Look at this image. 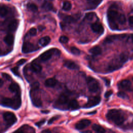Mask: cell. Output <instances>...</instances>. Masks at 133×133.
Returning a JSON list of instances; mask_svg holds the SVG:
<instances>
[{
    "instance_id": "obj_12",
    "label": "cell",
    "mask_w": 133,
    "mask_h": 133,
    "mask_svg": "<svg viewBox=\"0 0 133 133\" xmlns=\"http://www.w3.org/2000/svg\"><path fill=\"white\" fill-rule=\"evenodd\" d=\"M90 121L87 119H83L77 122L75 125V128L78 130H82L87 126H88L90 124Z\"/></svg>"
},
{
    "instance_id": "obj_24",
    "label": "cell",
    "mask_w": 133,
    "mask_h": 133,
    "mask_svg": "<svg viewBox=\"0 0 133 133\" xmlns=\"http://www.w3.org/2000/svg\"><path fill=\"white\" fill-rule=\"evenodd\" d=\"M119 86L121 88L123 89H128L130 88L131 86V83L128 79H124L121 81V82L119 84Z\"/></svg>"
},
{
    "instance_id": "obj_35",
    "label": "cell",
    "mask_w": 133,
    "mask_h": 133,
    "mask_svg": "<svg viewBox=\"0 0 133 133\" xmlns=\"http://www.w3.org/2000/svg\"><path fill=\"white\" fill-rule=\"evenodd\" d=\"M117 96L121 98H122L123 99H128V96L123 91H119L117 93Z\"/></svg>"
},
{
    "instance_id": "obj_2",
    "label": "cell",
    "mask_w": 133,
    "mask_h": 133,
    "mask_svg": "<svg viewBox=\"0 0 133 133\" xmlns=\"http://www.w3.org/2000/svg\"><path fill=\"white\" fill-rule=\"evenodd\" d=\"M2 104L5 107H9L16 110L19 109L21 106V99L19 95L12 98H5L3 99Z\"/></svg>"
},
{
    "instance_id": "obj_50",
    "label": "cell",
    "mask_w": 133,
    "mask_h": 133,
    "mask_svg": "<svg viewBox=\"0 0 133 133\" xmlns=\"http://www.w3.org/2000/svg\"><path fill=\"white\" fill-rule=\"evenodd\" d=\"M104 82H105V84L107 86H109V85L110 84V81L109 79H104Z\"/></svg>"
},
{
    "instance_id": "obj_28",
    "label": "cell",
    "mask_w": 133,
    "mask_h": 133,
    "mask_svg": "<svg viewBox=\"0 0 133 133\" xmlns=\"http://www.w3.org/2000/svg\"><path fill=\"white\" fill-rule=\"evenodd\" d=\"M69 107L71 109H76L78 107V102L74 99L71 100L70 101L69 103Z\"/></svg>"
},
{
    "instance_id": "obj_53",
    "label": "cell",
    "mask_w": 133,
    "mask_h": 133,
    "mask_svg": "<svg viewBox=\"0 0 133 133\" xmlns=\"http://www.w3.org/2000/svg\"><path fill=\"white\" fill-rule=\"evenodd\" d=\"M41 112L43 113H47L49 112V111H48V110H44V111H42Z\"/></svg>"
},
{
    "instance_id": "obj_43",
    "label": "cell",
    "mask_w": 133,
    "mask_h": 133,
    "mask_svg": "<svg viewBox=\"0 0 133 133\" xmlns=\"http://www.w3.org/2000/svg\"><path fill=\"white\" fill-rule=\"evenodd\" d=\"M45 121H46V120L45 119H42V120L39 121V122H37V123H36L35 125L38 127H40L41 126H42L45 123Z\"/></svg>"
},
{
    "instance_id": "obj_13",
    "label": "cell",
    "mask_w": 133,
    "mask_h": 133,
    "mask_svg": "<svg viewBox=\"0 0 133 133\" xmlns=\"http://www.w3.org/2000/svg\"><path fill=\"white\" fill-rule=\"evenodd\" d=\"M91 30L97 33H102L104 31V28L102 25L99 22H95L91 25Z\"/></svg>"
},
{
    "instance_id": "obj_47",
    "label": "cell",
    "mask_w": 133,
    "mask_h": 133,
    "mask_svg": "<svg viewBox=\"0 0 133 133\" xmlns=\"http://www.w3.org/2000/svg\"><path fill=\"white\" fill-rule=\"evenodd\" d=\"M128 21H129V22L130 24H133V16H130V17L129 18Z\"/></svg>"
},
{
    "instance_id": "obj_52",
    "label": "cell",
    "mask_w": 133,
    "mask_h": 133,
    "mask_svg": "<svg viewBox=\"0 0 133 133\" xmlns=\"http://www.w3.org/2000/svg\"><path fill=\"white\" fill-rule=\"evenodd\" d=\"M82 133H92V132L90 130H86V131H82Z\"/></svg>"
},
{
    "instance_id": "obj_31",
    "label": "cell",
    "mask_w": 133,
    "mask_h": 133,
    "mask_svg": "<svg viewBox=\"0 0 133 133\" xmlns=\"http://www.w3.org/2000/svg\"><path fill=\"white\" fill-rule=\"evenodd\" d=\"M128 56L124 54V53H122L119 56V57H118V59L119 60V61H121V62L123 64L124 63H125L126 61H127L128 60Z\"/></svg>"
},
{
    "instance_id": "obj_46",
    "label": "cell",
    "mask_w": 133,
    "mask_h": 133,
    "mask_svg": "<svg viewBox=\"0 0 133 133\" xmlns=\"http://www.w3.org/2000/svg\"><path fill=\"white\" fill-rule=\"evenodd\" d=\"M113 93V91L112 90H109L108 91H107L105 93V95H104V97L105 98H109Z\"/></svg>"
},
{
    "instance_id": "obj_39",
    "label": "cell",
    "mask_w": 133,
    "mask_h": 133,
    "mask_svg": "<svg viewBox=\"0 0 133 133\" xmlns=\"http://www.w3.org/2000/svg\"><path fill=\"white\" fill-rule=\"evenodd\" d=\"M11 71L12 72V73L16 76L20 77V73L19 72V68L18 66H15L11 69Z\"/></svg>"
},
{
    "instance_id": "obj_1",
    "label": "cell",
    "mask_w": 133,
    "mask_h": 133,
    "mask_svg": "<svg viewBox=\"0 0 133 133\" xmlns=\"http://www.w3.org/2000/svg\"><path fill=\"white\" fill-rule=\"evenodd\" d=\"M106 116L108 119L117 125L122 124L125 120L122 112L116 109H111L109 110Z\"/></svg>"
},
{
    "instance_id": "obj_40",
    "label": "cell",
    "mask_w": 133,
    "mask_h": 133,
    "mask_svg": "<svg viewBox=\"0 0 133 133\" xmlns=\"http://www.w3.org/2000/svg\"><path fill=\"white\" fill-rule=\"evenodd\" d=\"M25 125L16 130L14 133H25Z\"/></svg>"
},
{
    "instance_id": "obj_3",
    "label": "cell",
    "mask_w": 133,
    "mask_h": 133,
    "mask_svg": "<svg viewBox=\"0 0 133 133\" xmlns=\"http://www.w3.org/2000/svg\"><path fill=\"white\" fill-rule=\"evenodd\" d=\"M119 13L115 9H110L107 12V17L108 21L109 22L110 27L113 30H116L118 29V26L116 23V21H117Z\"/></svg>"
},
{
    "instance_id": "obj_6",
    "label": "cell",
    "mask_w": 133,
    "mask_h": 133,
    "mask_svg": "<svg viewBox=\"0 0 133 133\" xmlns=\"http://www.w3.org/2000/svg\"><path fill=\"white\" fill-rule=\"evenodd\" d=\"M3 118L6 123L9 125L14 124L17 121V118L15 114L10 112H6L4 113L3 114Z\"/></svg>"
},
{
    "instance_id": "obj_10",
    "label": "cell",
    "mask_w": 133,
    "mask_h": 133,
    "mask_svg": "<svg viewBox=\"0 0 133 133\" xmlns=\"http://www.w3.org/2000/svg\"><path fill=\"white\" fill-rule=\"evenodd\" d=\"M30 97L33 104L36 107H41L42 105V102L40 98L35 95L34 91H30Z\"/></svg>"
},
{
    "instance_id": "obj_19",
    "label": "cell",
    "mask_w": 133,
    "mask_h": 133,
    "mask_svg": "<svg viewBox=\"0 0 133 133\" xmlns=\"http://www.w3.org/2000/svg\"><path fill=\"white\" fill-rule=\"evenodd\" d=\"M57 83V81L54 78H49L47 79L45 82V85L48 87H53Z\"/></svg>"
},
{
    "instance_id": "obj_33",
    "label": "cell",
    "mask_w": 133,
    "mask_h": 133,
    "mask_svg": "<svg viewBox=\"0 0 133 133\" xmlns=\"http://www.w3.org/2000/svg\"><path fill=\"white\" fill-rule=\"evenodd\" d=\"M8 13V10L7 8L5 7H1L0 8V17H5Z\"/></svg>"
},
{
    "instance_id": "obj_22",
    "label": "cell",
    "mask_w": 133,
    "mask_h": 133,
    "mask_svg": "<svg viewBox=\"0 0 133 133\" xmlns=\"http://www.w3.org/2000/svg\"><path fill=\"white\" fill-rule=\"evenodd\" d=\"M4 41L8 45H12L14 42V37L11 34H7L4 37Z\"/></svg>"
},
{
    "instance_id": "obj_36",
    "label": "cell",
    "mask_w": 133,
    "mask_h": 133,
    "mask_svg": "<svg viewBox=\"0 0 133 133\" xmlns=\"http://www.w3.org/2000/svg\"><path fill=\"white\" fill-rule=\"evenodd\" d=\"M71 52L74 55H79L81 53L79 49L75 47H72L71 48Z\"/></svg>"
},
{
    "instance_id": "obj_27",
    "label": "cell",
    "mask_w": 133,
    "mask_h": 133,
    "mask_svg": "<svg viewBox=\"0 0 133 133\" xmlns=\"http://www.w3.org/2000/svg\"><path fill=\"white\" fill-rule=\"evenodd\" d=\"M42 8L45 10L49 11V10H52L54 9V6L52 3L46 2L43 4Z\"/></svg>"
},
{
    "instance_id": "obj_25",
    "label": "cell",
    "mask_w": 133,
    "mask_h": 133,
    "mask_svg": "<svg viewBox=\"0 0 133 133\" xmlns=\"http://www.w3.org/2000/svg\"><path fill=\"white\" fill-rule=\"evenodd\" d=\"M50 38L48 36H46L42 37L39 39V43L42 46H45L47 45L50 43Z\"/></svg>"
},
{
    "instance_id": "obj_44",
    "label": "cell",
    "mask_w": 133,
    "mask_h": 133,
    "mask_svg": "<svg viewBox=\"0 0 133 133\" xmlns=\"http://www.w3.org/2000/svg\"><path fill=\"white\" fill-rule=\"evenodd\" d=\"M26 60L25 59H20L17 62V65H21L22 64H23L25 62H26Z\"/></svg>"
},
{
    "instance_id": "obj_56",
    "label": "cell",
    "mask_w": 133,
    "mask_h": 133,
    "mask_svg": "<svg viewBox=\"0 0 133 133\" xmlns=\"http://www.w3.org/2000/svg\"><path fill=\"white\" fill-rule=\"evenodd\" d=\"M132 79H133V78H132Z\"/></svg>"
},
{
    "instance_id": "obj_42",
    "label": "cell",
    "mask_w": 133,
    "mask_h": 133,
    "mask_svg": "<svg viewBox=\"0 0 133 133\" xmlns=\"http://www.w3.org/2000/svg\"><path fill=\"white\" fill-rule=\"evenodd\" d=\"M36 33H37V30L34 28H31L29 30V34L31 36H35L36 34Z\"/></svg>"
},
{
    "instance_id": "obj_23",
    "label": "cell",
    "mask_w": 133,
    "mask_h": 133,
    "mask_svg": "<svg viewBox=\"0 0 133 133\" xmlns=\"http://www.w3.org/2000/svg\"><path fill=\"white\" fill-rule=\"evenodd\" d=\"M92 129L96 132V133H105V130L103 127L101 126L98 125V124H94L92 127Z\"/></svg>"
},
{
    "instance_id": "obj_16",
    "label": "cell",
    "mask_w": 133,
    "mask_h": 133,
    "mask_svg": "<svg viewBox=\"0 0 133 133\" xmlns=\"http://www.w3.org/2000/svg\"><path fill=\"white\" fill-rule=\"evenodd\" d=\"M9 89L10 91L16 92L18 95H20V88L19 85L16 83H12L9 86Z\"/></svg>"
},
{
    "instance_id": "obj_21",
    "label": "cell",
    "mask_w": 133,
    "mask_h": 133,
    "mask_svg": "<svg viewBox=\"0 0 133 133\" xmlns=\"http://www.w3.org/2000/svg\"><path fill=\"white\" fill-rule=\"evenodd\" d=\"M31 69L32 70V71L36 73H38L41 71L42 67L39 64L35 62H33L31 64Z\"/></svg>"
},
{
    "instance_id": "obj_32",
    "label": "cell",
    "mask_w": 133,
    "mask_h": 133,
    "mask_svg": "<svg viewBox=\"0 0 133 133\" xmlns=\"http://www.w3.org/2000/svg\"><path fill=\"white\" fill-rule=\"evenodd\" d=\"M117 21L120 24H124L126 21V17L124 16V15L119 14L118 19H117Z\"/></svg>"
},
{
    "instance_id": "obj_38",
    "label": "cell",
    "mask_w": 133,
    "mask_h": 133,
    "mask_svg": "<svg viewBox=\"0 0 133 133\" xmlns=\"http://www.w3.org/2000/svg\"><path fill=\"white\" fill-rule=\"evenodd\" d=\"M69 41V38L66 36H61L59 38V42L62 44H65Z\"/></svg>"
},
{
    "instance_id": "obj_54",
    "label": "cell",
    "mask_w": 133,
    "mask_h": 133,
    "mask_svg": "<svg viewBox=\"0 0 133 133\" xmlns=\"http://www.w3.org/2000/svg\"><path fill=\"white\" fill-rule=\"evenodd\" d=\"M131 39H132V41L133 42V34L131 35Z\"/></svg>"
},
{
    "instance_id": "obj_29",
    "label": "cell",
    "mask_w": 133,
    "mask_h": 133,
    "mask_svg": "<svg viewBox=\"0 0 133 133\" xmlns=\"http://www.w3.org/2000/svg\"><path fill=\"white\" fill-rule=\"evenodd\" d=\"M72 8V5L71 3L69 1H65L63 2L62 5V9L65 11H69Z\"/></svg>"
},
{
    "instance_id": "obj_30",
    "label": "cell",
    "mask_w": 133,
    "mask_h": 133,
    "mask_svg": "<svg viewBox=\"0 0 133 133\" xmlns=\"http://www.w3.org/2000/svg\"><path fill=\"white\" fill-rule=\"evenodd\" d=\"M27 8H28L29 10L32 12H36L38 10V7L37 6L33 3H29L27 5Z\"/></svg>"
},
{
    "instance_id": "obj_51",
    "label": "cell",
    "mask_w": 133,
    "mask_h": 133,
    "mask_svg": "<svg viewBox=\"0 0 133 133\" xmlns=\"http://www.w3.org/2000/svg\"><path fill=\"white\" fill-rule=\"evenodd\" d=\"M3 84H4L3 80L2 79H0V87H1L3 86Z\"/></svg>"
},
{
    "instance_id": "obj_4",
    "label": "cell",
    "mask_w": 133,
    "mask_h": 133,
    "mask_svg": "<svg viewBox=\"0 0 133 133\" xmlns=\"http://www.w3.org/2000/svg\"><path fill=\"white\" fill-rule=\"evenodd\" d=\"M87 84L88 89L90 92H96L99 89V85L98 81L91 76H88L87 78Z\"/></svg>"
},
{
    "instance_id": "obj_26",
    "label": "cell",
    "mask_w": 133,
    "mask_h": 133,
    "mask_svg": "<svg viewBox=\"0 0 133 133\" xmlns=\"http://www.w3.org/2000/svg\"><path fill=\"white\" fill-rule=\"evenodd\" d=\"M68 101V99L67 96L64 94L61 95L58 99L57 103L59 104H64L67 103Z\"/></svg>"
},
{
    "instance_id": "obj_15",
    "label": "cell",
    "mask_w": 133,
    "mask_h": 133,
    "mask_svg": "<svg viewBox=\"0 0 133 133\" xmlns=\"http://www.w3.org/2000/svg\"><path fill=\"white\" fill-rule=\"evenodd\" d=\"M124 35H112L107 36L104 40V43L106 44H110L113 42L114 40L119 39L121 37H123Z\"/></svg>"
},
{
    "instance_id": "obj_45",
    "label": "cell",
    "mask_w": 133,
    "mask_h": 133,
    "mask_svg": "<svg viewBox=\"0 0 133 133\" xmlns=\"http://www.w3.org/2000/svg\"><path fill=\"white\" fill-rule=\"evenodd\" d=\"M2 76H3V77L4 78H5V79H7V80H10V79H11L10 76L8 74H7V73H2Z\"/></svg>"
},
{
    "instance_id": "obj_37",
    "label": "cell",
    "mask_w": 133,
    "mask_h": 133,
    "mask_svg": "<svg viewBox=\"0 0 133 133\" xmlns=\"http://www.w3.org/2000/svg\"><path fill=\"white\" fill-rule=\"evenodd\" d=\"M39 87V84L37 82L33 83L31 85V90H38Z\"/></svg>"
},
{
    "instance_id": "obj_9",
    "label": "cell",
    "mask_w": 133,
    "mask_h": 133,
    "mask_svg": "<svg viewBox=\"0 0 133 133\" xmlns=\"http://www.w3.org/2000/svg\"><path fill=\"white\" fill-rule=\"evenodd\" d=\"M122 63L119 61V59L113 60L109 65L108 68V71L110 72H112L115 71L116 70L119 69L122 66Z\"/></svg>"
},
{
    "instance_id": "obj_14",
    "label": "cell",
    "mask_w": 133,
    "mask_h": 133,
    "mask_svg": "<svg viewBox=\"0 0 133 133\" xmlns=\"http://www.w3.org/2000/svg\"><path fill=\"white\" fill-rule=\"evenodd\" d=\"M64 66L71 70H78L79 66L74 62L71 60H66L64 63Z\"/></svg>"
},
{
    "instance_id": "obj_7",
    "label": "cell",
    "mask_w": 133,
    "mask_h": 133,
    "mask_svg": "<svg viewBox=\"0 0 133 133\" xmlns=\"http://www.w3.org/2000/svg\"><path fill=\"white\" fill-rule=\"evenodd\" d=\"M38 48L34 44L29 42H24L22 47V51L23 53L27 54L36 50Z\"/></svg>"
},
{
    "instance_id": "obj_11",
    "label": "cell",
    "mask_w": 133,
    "mask_h": 133,
    "mask_svg": "<svg viewBox=\"0 0 133 133\" xmlns=\"http://www.w3.org/2000/svg\"><path fill=\"white\" fill-rule=\"evenodd\" d=\"M81 16V14H76L72 16H65L63 17V21L69 23L75 22L80 18Z\"/></svg>"
},
{
    "instance_id": "obj_5",
    "label": "cell",
    "mask_w": 133,
    "mask_h": 133,
    "mask_svg": "<svg viewBox=\"0 0 133 133\" xmlns=\"http://www.w3.org/2000/svg\"><path fill=\"white\" fill-rule=\"evenodd\" d=\"M53 54H55L56 55H59L60 54V51L58 49H56V48L50 49L42 54L40 55L39 57L41 60L47 61L51 58Z\"/></svg>"
},
{
    "instance_id": "obj_41",
    "label": "cell",
    "mask_w": 133,
    "mask_h": 133,
    "mask_svg": "<svg viewBox=\"0 0 133 133\" xmlns=\"http://www.w3.org/2000/svg\"><path fill=\"white\" fill-rule=\"evenodd\" d=\"M59 117V116H53L51 118H50L48 122V124H51L52 123H54V122H55L56 120H57V119H58V118Z\"/></svg>"
},
{
    "instance_id": "obj_8",
    "label": "cell",
    "mask_w": 133,
    "mask_h": 133,
    "mask_svg": "<svg viewBox=\"0 0 133 133\" xmlns=\"http://www.w3.org/2000/svg\"><path fill=\"white\" fill-rule=\"evenodd\" d=\"M101 99L99 97L95 96V97H91L88 98V100L87 103L85 104L84 107L89 108L95 107L98 105L100 102Z\"/></svg>"
},
{
    "instance_id": "obj_49",
    "label": "cell",
    "mask_w": 133,
    "mask_h": 133,
    "mask_svg": "<svg viewBox=\"0 0 133 133\" xmlns=\"http://www.w3.org/2000/svg\"><path fill=\"white\" fill-rule=\"evenodd\" d=\"M42 133H51V131L49 129H45V130H44Z\"/></svg>"
},
{
    "instance_id": "obj_34",
    "label": "cell",
    "mask_w": 133,
    "mask_h": 133,
    "mask_svg": "<svg viewBox=\"0 0 133 133\" xmlns=\"http://www.w3.org/2000/svg\"><path fill=\"white\" fill-rule=\"evenodd\" d=\"M96 16V14L94 12H89L87 13L85 16V19L88 20H91L94 18V17Z\"/></svg>"
},
{
    "instance_id": "obj_55",
    "label": "cell",
    "mask_w": 133,
    "mask_h": 133,
    "mask_svg": "<svg viewBox=\"0 0 133 133\" xmlns=\"http://www.w3.org/2000/svg\"><path fill=\"white\" fill-rule=\"evenodd\" d=\"M7 1H9V0H7Z\"/></svg>"
},
{
    "instance_id": "obj_17",
    "label": "cell",
    "mask_w": 133,
    "mask_h": 133,
    "mask_svg": "<svg viewBox=\"0 0 133 133\" xmlns=\"http://www.w3.org/2000/svg\"><path fill=\"white\" fill-rule=\"evenodd\" d=\"M102 1L103 0H87L89 9H95L102 2Z\"/></svg>"
},
{
    "instance_id": "obj_18",
    "label": "cell",
    "mask_w": 133,
    "mask_h": 133,
    "mask_svg": "<svg viewBox=\"0 0 133 133\" xmlns=\"http://www.w3.org/2000/svg\"><path fill=\"white\" fill-rule=\"evenodd\" d=\"M18 24H19V22H18V21L17 20L15 19V20H12L9 23V24L8 25V30L10 31H11V32L15 31L16 30V29H17V28H18Z\"/></svg>"
},
{
    "instance_id": "obj_48",
    "label": "cell",
    "mask_w": 133,
    "mask_h": 133,
    "mask_svg": "<svg viewBox=\"0 0 133 133\" xmlns=\"http://www.w3.org/2000/svg\"><path fill=\"white\" fill-rule=\"evenodd\" d=\"M44 29H45V27L43 26H42V25H39V26H38V30L40 31H43V30H44Z\"/></svg>"
},
{
    "instance_id": "obj_20",
    "label": "cell",
    "mask_w": 133,
    "mask_h": 133,
    "mask_svg": "<svg viewBox=\"0 0 133 133\" xmlns=\"http://www.w3.org/2000/svg\"><path fill=\"white\" fill-rule=\"evenodd\" d=\"M89 52L93 55L97 56V55H99L101 54L102 50H101V48L99 46H95L89 49Z\"/></svg>"
}]
</instances>
